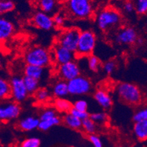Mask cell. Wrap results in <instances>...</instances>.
<instances>
[{
    "mask_svg": "<svg viewBox=\"0 0 147 147\" xmlns=\"http://www.w3.org/2000/svg\"><path fill=\"white\" fill-rule=\"evenodd\" d=\"M122 17L119 10L113 7H106L98 13L96 17L97 26L101 31L108 32L121 24Z\"/></svg>",
    "mask_w": 147,
    "mask_h": 147,
    "instance_id": "2",
    "label": "cell"
},
{
    "mask_svg": "<svg viewBox=\"0 0 147 147\" xmlns=\"http://www.w3.org/2000/svg\"><path fill=\"white\" fill-rule=\"evenodd\" d=\"M89 118L97 125V124L102 125L106 122L108 119V115L104 111H98L91 113L89 114Z\"/></svg>",
    "mask_w": 147,
    "mask_h": 147,
    "instance_id": "30",
    "label": "cell"
},
{
    "mask_svg": "<svg viewBox=\"0 0 147 147\" xmlns=\"http://www.w3.org/2000/svg\"><path fill=\"white\" fill-rule=\"evenodd\" d=\"M51 92L56 98H65L69 94L67 81L62 79L56 81L52 86Z\"/></svg>",
    "mask_w": 147,
    "mask_h": 147,
    "instance_id": "17",
    "label": "cell"
},
{
    "mask_svg": "<svg viewBox=\"0 0 147 147\" xmlns=\"http://www.w3.org/2000/svg\"><path fill=\"white\" fill-rule=\"evenodd\" d=\"M94 99L97 103L105 110H108L113 105L111 96L103 89H98L94 93Z\"/></svg>",
    "mask_w": 147,
    "mask_h": 147,
    "instance_id": "15",
    "label": "cell"
},
{
    "mask_svg": "<svg viewBox=\"0 0 147 147\" xmlns=\"http://www.w3.org/2000/svg\"><path fill=\"white\" fill-rule=\"evenodd\" d=\"M136 1H147V0H135V2Z\"/></svg>",
    "mask_w": 147,
    "mask_h": 147,
    "instance_id": "43",
    "label": "cell"
},
{
    "mask_svg": "<svg viewBox=\"0 0 147 147\" xmlns=\"http://www.w3.org/2000/svg\"><path fill=\"white\" fill-rule=\"evenodd\" d=\"M116 68H117V63L114 60H108L102 65V69L107 75L113 73Z\"/></svg>",
    "mask_w": 147,
    "mask_h": 147,
    "instance_id": "35",
    "label": "cell"
},
{
    "mask_svg": "<svg viewBox=\"0 0 147 147\" xmlns=\"http://www.w3.org/2000/svg\"><path fill=\"white\" fill-rule=\"evenodd\" d=\"M34 94V99L36 100V101L38 102H41V103L47 102L51 97L50 92L47 89H45V88L38 89Z\"/></svg>",
    "mask_w": 147,
    "mask_h": 147,
    "instance_id": "27",
    "label": "cell"
},
{
    "mask_svg": "<svg viewBox=\"0 0 147 147\" xmlns=\"http://www.w3.org/2000/svg\"><path fill=\"white\" fill-rule=\"evenodd\" d=\"M87 65L91 71L97 72L101 66V61L97 56L92 54L87 57Z\"/></svg>",
    "mask_w": 147,
    "mask_h": 147,
    "instance_id": "28",
    "label": "cell"
},
{
    "mask_svg": "<svg viewBox=\"0 0 147 147\" xmlns=\"http://www.w3.org/2000/svg\"><path fill=\"white\" fill-rule=\"evenodd\" d=\"M117 147H124V146H117Z\"/></svg>",
    "mask_w": 147,
    "mask_h": 147,
    "instance_id": "44",
    "label": "cell"
},
{
    "mask_svg": "<svg viewBox=\"0 0 147 147\" xmlns=\"http://www.w3.org/2000/svg\"><path fill=\"white\" fill-rule=\"evenodd\" d=\"M73 108L76 110L81 111H87L88 102L86 100L80 99L76 100V102L73 103Z\"/></svg>",
    "mask_w": 147,
    "mask_h": 147,
    "instance_id": "36",
    "label": "cell"
},
{
    "mask_svg": "<svg viewBox=\"0 0 147 147\" xmlns=\"http://www.w3.org/2000/svg\"><path fill=\"white\" fill-rule=\"evenodd\" d=\"M67 10L73 18L87 19L92 16L94 10L91 0H69Z\"/></svg>",
    "mask_w": 147,
    "mask_h": 147,
    "instance_id": "5",
    "label": "cell"
},
{
    "mask_svg": "<svg viewBox=\"0 0 147 147\" xmlns=\"http://www.w3.org/2000/svg\"><path fill=\"white\" fill-rule=\"evenodd\" d=\"M53 21L54 26H57L58 27L63 26L65 23V16L61 13H56L54 16L53 17Z\"/></svg>",
    "mask_w": 147,
    "mask_h": 147,
    "instance_id": "38",
    "label": "cell"
},
{
    "mask_svg": "<svg viewBox=\"0 0 147 147\" xmlns=\"http://www.w3.org/2000/svg\"><path fill=\"white\" fill-rule=\"evenodd\" d=\"M15 32V26L11 21L0 16V43H3L12 37Z\"/></svg>",
    "mask_w": 147,
    "mask_h": 147,
    "instance_id": "14",
    "label": "cell"
},
{
    "mask_svg": "<svg viewBox=\"0 0 147 147\" xmlns=\"http://www.w3.org/2000/svg\"><path fill=\"white\" fill-rule=\"evenodd\" d=\"M97 124H95L89 117L82 121L81 129L86 134H94L96 133V131H97Z\"/></svg>",
    "mask_w": 147,
    "mask_h": 147,
    "instance_id": "26",
    "label": "cell"
},
{
    "mask_svg": "<svg viewBox=\"0 0 147 147\" xmlns=\"http://www.w3.org/2000/svg\"><path fill=\"white\" fill-rule=\"evenodd\" d=\"M61 121H63L64 124L67 127L70 129H74V130H79L81 129L82 121L73 116L70 113H65Z\"/></svg>",
    "mask_w": 147,
    "mask_h": 147,
    "instance_id": "22",
    "label": "cell"
},
{
    "mask_svg": "<svg viewBox=\"0 0 147 147\" xmlns=\"http://www.w3.org/2000/svg\"><path fill=\"white\" fill-rule=\"evenodd\" d=\"M33 25L41 30L49 31L54 26L53 17L42 11H37L33 15L32 19Z\"/></svg>",
    "mask_w": 147,
    "mask_h": 147,
    "instance_id": "13",
    "label": "cell"
},
{
    "mask_svg": "<svg viewBox=\"0 0 147 147\" xmlns=\"http://www.w3.org/2000/svg\"><path fill=\"white\" fill-rule=\"evenodd\" d=\"M45 75V68L34 65H26L24 67V76L35 78L37 80H40L43 78Z\"/></svg>",
    "mask_w": 147,
    "mask_h": 147,
    "instance_id": "20",
    "label": "cell"
},
{
    "mask_svg": "<svg viewBox=\"0 0 147 147\" xmlns=\"http://www.w3.org/2000/svg\"><path fill=\"white\" fill-rule=\"evenodd\" d=\"M58 113H57V111L54 109L53 108L51 107H49V108H46L45 109L41 111L40 114L39 119L40 120H45L53 118V117L57 116Z\"/></svg>",
    "mask_w": 147,
    "mask_h": 147,
    "instance_id": "32",
    "label": "cell"
},
{
    "mask_svg": "<svg viewBox=\"0 0 147 147\" xmlns=\"http://www.w3.org/2000/svg\"><path fill=\"white\" fill-rule=\"evenodd\" d=\"M40 119L34 116H28L21 119L18 122V127L24 132H30L38 128Z\"/></svg>",
    "mask_w": 147,
    "mask_h": 147,
    "instance_id": "16",
    "label": "cell"
},
{
    "mask_svg": "<svg viewBox=\"0 0 147 147\" xmlns=\"http://www.w3.org/2000/svg\"><path fill=\"white\" fill-rule=\"evenodd\" d=\"M53 108L59 113H67L73 108V103L66 98H56L53 102Z\"/></svg>",
    "mask_w": 147,
    "mask_h": 147,
    "instance_id": "21",
    "label": "cell"
},
{
    "mask_svg": "<svg viewBox=\"0 0 147 147\" xmlns=\"http://www.w3.org/2000/svg\"><path fill=\"white\" fill-rule=\"evenodd\" d=\"M21 108L19 103L13 100L0 102V122L7 123L19 117Z\"/></svg>",
    "mask_w": 147,
    "mask_h": 147,
    "instance_id": "6",
    "label": "cell"
},
{
    "mask_svg": "<svg viewBox=\"0 0 147 147\" xmlns=\"http://www.w3.org/2000/svg\"><path fill=\"white\" fill-rule=\"evenodd\" d=\"M69 113H71L73 116L76 117V118L79 119L81 121L89 117V113H88V111H81L76 110V109L73 108H71V110L69 111Z\"/></svg>",
    "mask_w": 147,
    "mask_h": 147,
    "instance_id": "37",
    "label": "cell"
},
{
    "mask_svg": "<svg viewBox=\"0 0 147 147\" xmlns=\"http://www.w3.org/2000/svg\"><path fill=\"white\" fill-rule=\"evenodd\" d=\"M133 133L140 141H145L147 139V120L135 122Z\"/></svg>",
    "mask_w": 147,
    "mask_h": 147,
    "instance_id": "19",
    "label": "cell"
},
{
    "mask_svg": "<svg viewBox=\"0 0 147 147\" xmlns=\"http://www.w3.org/2000/svg\"><path fill=\"white\" fill-rule=\"evenodd\" d=\"M24 60L26 65L45 68L51 63V53L45 48L35 46L31 48L26 52Z\"/></svg>",
    "mask_w": 147,
    "mask_h": 147,
    "instance_id": "3",
    "label": "cell"
},
{
    "mask_svg": "<svg viewBox=\"0 0 147 147\" xmlns=\"http://www.w3.org/2000/svg\"><path fill=\"white\" fill-rule=\"evenodd\" d=\"M40 140L37 137H30L26 138L20 144L19 147H40Z\"/></svg>",
    "mask_w": 147,
    "mask_h": 147,
    "instance_id": "31",
    "label": "cell"
},
{
    "mask_svg": "<svg viewBox=\"0 0 147 147\" xmlns=\"http://www.w3.org/2000/svg\"><path fill=\"white\" fill-rule=\"evenodd\" d=\"M62 1H63L64 2H65V3H67V2L69 0H62Z\"/></svg>",
    "mask_w": 147,
    "mask_h": 147,
    "instance_id": "42",
    "label": "cell"
},
{
    "mask_svg": "<svg viewBox=\"0 0 147 147\" xmlns=\"http://www.w3.org/2000/svg\"><path fill=\"white\" fill-rule=\"evenodd\" d=\"M61 122V117L57 115L56 117H53V118L45 120H40L39 125H38V129H40L41 131H45L49 130L51 129L53 127L57 126Z\"/></svg>",
    "mask_w": 147,
    "mask_h": 147,
    "instance_id": "24",
    "label": "cell"
},
{
    "mask_svg": "<svg viewBox=\"0 0 147 147\" xmlns=\"http://www.w3.org/2000/svg\"><path fill=\"white\" fill-rule=\"evenodd\" d=\"M2 64H3V59H2V55H1V53H0V67L2 66Z\"/></svg>",
    "mask_w": 147,
    "mask_h": 147,
    "instance_id": "41",
    "label": "cell"
},
{
    "mask_svg": "<svg viewBox=\"0 0 147 147\" xmlns=\"http://www.w3.org/2000/svg\"><path fill=\"white\" fill-rule=\"evenodd\" d=\"M10 81L0 76V102L10 100Z\"/></svg>",
    "mask_w": 147,
    "mask_h": 147,
    "instance_id": "23",
    "label": "cell"
},
{
    "mask_svg": "<svg viewBox=\"0 0 147 147\" xmlns=\"http://www.w3.org/2000/svg\"><path fill=\"white\" fill-rule=\"evenodd\" d=\"M35 2L40 11L49 15L56 13L58 8L57 0H35Z\"/></svg>",
    "mask_w": 147,
    "mask_h": 147,
    "instance_id": "18",
    "label": "cell"
},
{
    "mask_svg": "<svg viewBox=\"0 0 147 147\" xmlns=\"http://www.w3.org/2000/svg\"><path fill=\"white\" fill-rule=\"evenodd\" d=\"M88 138H89V141H90V143L94 147H103V144H102L101 139L95 133L89 135Z\"/></svg>",
    "mask_w": 147,
    "mask_h": 147,
    "instance_id": "39",
    "label": "cell"
},
{
    "mask_svg": "<svg viewBox=\"0 0 147 147\" xmlns=\"http://www.w3.org/2000/svg\"><path fill=\"white\" fill-rule=\"evenodd\" d=\"M15 4L12 0H0V16L13 11Z\"/></svg>",
    "mask_w": 147,
    "mask_h": 147,
    "instance_id": "29",
    "label": "cell"
},
{
    "mask_svg": "<svg viewBox=\"0 0 147 147\" xmlns=\"http://www.w3.org/2000/svg\"><path fill=\"white\" fill-rule=\"evenodd\" d=\"M97 45V37L92 30L81 31L76 55L85 57L92 55Z\"/></svg>",
    "mask_w": 147,
    "mask_h": 147,
    "instance_id": "4",
    "label": "cell"
},
{
    "mask_svg": "<svg viewBox=\"0 0 147 147\" xmlns=\"http://www.w3.org/2000/svg\"><path fill=\"white\" fill-rule=\"evenodd\" d=\"M133 119L134 122L147 120V108H140L139 110L136 111V113L133 115Z\"/></svg>",
    "mask_w": 147,
    "mask_h": 147,
    "instance_id": "33",
    "label": "cell"
},
{
    "mask_svg": "<svg viewBox=\"0 0 147 147\" xmlns=\"http://www.w3.org/2000/svg\"><path fill=\"white\" fill-rule=\"evenodd\" d=\"M119 98L127 105L137 106L142 102L144 96L140 88L129 82H121L116 88Z\"/></svg>",
    "mask_w": 147,
    "mask_h": 147,
    "instance_id": "1",
    "label": "cell"
},
{
    "mask_svg": "<svg viewBox=\"0 0 147 147\" xmlns=\"http://www.w3.org/2000/svg\"><path fill=\"white\" fill-rule=\"evenodd\" d=\"M81 30L76 27L65 29L59 35L57 45L64 47L72 52H76Z\"/></svg>",
    "mask_w": 147,
    "mask_h": 147,
    "instance_id": "7",
    "label": "cell"
},
{
    "mask_svg": "<svg viewBox=\"0 0 147 147\" xmlns=\"http://www.w3.org/2000/svg\"><path fill=\"white\" fill-rule=\"evenodd\" d=\"M137 31L133 27H124L120 29L115 36V41L121 45H133L137 42Z\"/></svg>",
    "mask_w": 147,
    "mask_h": 147,
    "instance_id": "11",
    "label": "cell"
},
{
    "mask_svg": "<svg viewBox=\"0 0 147 147\" xmlns=\"http://www.w3.org/2000/svg\"><path fill=\"white\" fill-rule=\"evenodd\" d=\"M24 85L29 94H34L36 91L40 89V81L35 78L25 76L23 78Z\"/></svg>",
    "mask_w": 147,
    "mask_h": 147,
    "instance_id": "25",
    "label": "cell"
},
{
    "mask_svg": "<svg viewBox=\"0 0 147 147\" xmlns=\"http://www.w3.org/2000/svg\"><path fill=\"white\" fill-rule=\"evenodd\" d=\"M123 10L128 14L133 13L135 10V5L133 2L127 1L126 2H125L123 5Z\"/></svg>",
    "mask_w": 147,
    "mask_h": 147,
    "instance_id": "40",
    "label": "cell"
},
{
    "mask_svg": "<svg viewBox=\"0 0 147 147\" xmlns=\"http://www.w3.org/2000/svg\"><path fill=\"white\" fill-rule=\"evenodd\" d=\"M72 147H74V146H72Z\"/></svg>",
    "mask_w": 147,
    "mask_h": 147,
    "instance_id": "45",
    "label": "cell"
},
{
    "mask_svg": "<svg viewBox=\"0 0 147 147\" xmlns=\"http://www.w3.org/2000/svg\"><path fill=\"white\" fill-rule=\"evenodd\" d=\"M58 75L61 79L69 81L81 75V67L77 61L73 60L59 65Z\"/></svg>",
    "mask_w": 147,
    "mask_h": 147,
    "instance_id": "10",
    "label": "cell"
},
{
    "mask_svg": "<svg viewBox=\"0 0 147 147\" xmlns=\"http://www.w3.org/2000/svg\"><path fill=\"white\" fill-rule=\"evenodd\" d=\"M135 10L139 15H145L147 13V1H136L133 2Z\"/></svg>",
    "mask_w": 147,
    "mask_h": 147,
    "instance_id": "34",
    "label": "cell"
},
{
    "mask_svg": "<svg viewBox=\"0 0 147 147\" xmlns=\"http://www.w3.org/2000/svg\"><path fill=\"white\" fill-rule=\"evenodd\" d=\"M67 86L69 94L74 96L85 95L90 93L92 89L90 80L81 75L67 81Z\"/></svg>",
    "mask_w": 147,
    "mask_h": 147,
    "instance_id": "8",
    "label": "cell"
},
{
    "mask_svg": "<svg viewBox=\"0 0 147 147\" xmlns=\"http://www.w3.org/2000/svg\"><path fill=\"white\" fill-rule=\"evenodd\" d=\"M52 56V60H54L58 65L73 61L76 59V53L67 50L64 47H61L59 45H56L53 51L51 52Z\"/></svg>",
    "mask_w": 147,
    "mask_h": 147,
    "instance_id": "12",
    "label": "cell"
},
{
    "mask_svg": "<svg viewBox=\"0 0 147 147\" xmlns=\"http://www.w3.org/2000/svg\"><path fill=\"white\" fill-rule=\"evenodd\" d=\"M10 85L11 92L10 98L15 102L21 103L27 99L29 94L26 90L23 77L19 76H13L10 80Z\"/></svg>",
    "mask_w": 147,
    "mask_h": 147,
    "instance_id": "9",
    "label": "cell"
}]
</instances>
